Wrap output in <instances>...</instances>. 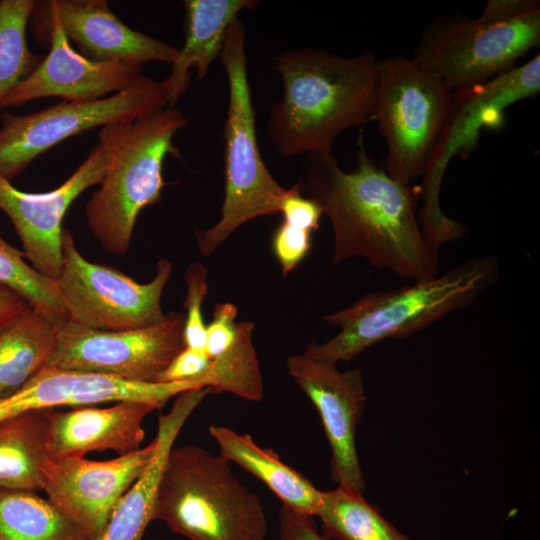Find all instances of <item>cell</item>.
Returning <instances> with one entry per match:
<instances>
[{
	"label": "cell",
	"mask_w": 540,
	"mask_h": 540,
	"mask_svg": "<svg viewBox=\"0 0 540 540\" xmlns=\"http://www.w3.org/2000/svg\"><path fill=\"white\" fill-rule=\"evenodd\" d=\"M346 172L331 153L307 155L295 182L332 227V263L360 257L400 278L438 275L439 256L426 242L415 206L417 190L376 165L362 141Z\"/></svg>",
	"instance_id": "6da1fadb"
},
{
	"label": "cell",
	"mask_w": 540,
	"mask_h": 540,
	"mask_svg": "<svg viewBox=\"0 0 540 540\" xmlns=\"http://www.w3.org/2000/svg\"><path fill=\"white\" fill-rule=\"evenodd\" d=\"M377 58L321 49L279 53L283 94L269 112L270 140L283 157L331 153L336 138L372 119Z\"/></svg>",
	"instance_id": "7a4b0ae2"
},
{
	"label": "cell",
	"mask_w": 540,
	"mask_h": 540,
	"mask_svg": "<svg viewBox=\"0 0 540 540\" xmlns=\"http://www.w3.org/2000/svg\"><path fill=\"white\" fill-rule=\"evenodd\" d=\"M499 273L498 259L486 255L411 285L368 292L351 306L323 316L325 323L340 330L323 344L310 343L304 354L336 365L383 340L409 337L470 305L497 281Z\"/></svg>",
	"instance_id": "3957f363"
},
{
	"label": "cell",
	"mask_w": 540,
	"mask_h": 540,
	"mask_svg": "<svg viewBox=\"0 0 540 540\" xmlns=\"http://www.w3.org/2000/svg\"><path fill=\"white\" fill-rule=\"evenodd\" d=\"M188 121L181 110L167 106L100 128L106 171L85 214L90 231L110 254L127 253L139 213L160 201L163 162L167 155L181 158L173 137Z\"/></svg>",
	"instance_id": "277c9868"
},
{
	"label": "cell",
	"mask_w": 540,
	"mask_h": 540,
	"mask_svg": "<svg viewBox=\"0 0 540 540\" xmlns=\"http://www.w3.org/2000/svg\"><path fill=\"white\" fill-rule=\"evenodd\" d=\"M153 520L189 540H266L257 494L223 456L195 445L172 447L159 481Z\"/></svg>",
	"instance_id": "5b68a950"
},
{
	"label": "cell",
	"mask_w": 540,
	"mask_h": 540,
	"mask_svg": "<svg viewBox=\"0 0 540 540\" xmlns=\"http://www.w3.org/2000/svg\"><path fill=\"white\" fill-rule=\"evenodd\" d=\"M219 58L229 96L223 135L225 191L219 221L211 228L195 230L202 256L211 255L244 223L280 213L288 191L271 175L259 151L247 74L246 29L240 19L229 26Z\"/></svg>",
	"instance_id": "8992f818"
},
{
	"label": "cell",
	"mask_w": 540,
	"mask_h": 540,
	"mask_svg": "<svg viewBox=\"0 0 540 540\" xmlns=\"http://www.w3.org/2000/svg\"><path fill=\"white\" fill-rule=\"evenodd\" d=\"M540 91V56L468 90L453 92L450 111L438 143L417 190V213L426 242L438 251L444 243L462 239L468 228L446 216L440 206V191L451 160L465 158L477 147L483 129L504 124V112L512 104Z\"/></svg>",
	"instance_id": "52a82bcc"
},
{
	"label": "cell",
	"mask_w": 540,
	"mask_h": 540,
	"mask_svg": "<svg viewBox=\"0 0 540 540\" xmlns=\"http://www.w3.org/2000/svg\"><path fill=\"white\" fill-rule=\"evenodd\" d=\"M453 92L412 59L377 61L373 116L387 147L383 169L409 185L422 177L446 123Z\"/></svg>",
	"instance_id": "ba28073f"
},
{
	"label": "cell",
	"mask_w": 540,
	"mask_h": 540,
	"mask_svg": "<svg viewBox=\"0 0 540 540\" xmlns=\"http://www.w3.org/2000/svg\"><path fill=\"white\" fill-rule=\"evenodd\" d=\"M539 43L540 8L508 20L439 15L424 28L412 60L458 92L513 69Z\"/></svg>",
	"instance_id": "9c48e42d"
},
{
	"label": "cell",
	"mask_w": 540,
	"mask_h": 540,
	"mask_svg": "<svg viewBox=\"0 0 540 540\" xmlns=\"http://www.w3.org/2000/svg\"><path fill=\"white\" fill-rule=\"evenodd\" d=\"M169 106L166 80L139 75L127 88L88 102L62 101L26 115L0 114V176L12 182L42 153L93 128L133 120Z\"/></svg>",
	"instance_id": "30bf717a"
},
{
	"label": "cell",
	"mask_w": 540,
	"mask_h": 540,
	"mask_svg": "<svg viewBox=\"0 0 540 540\" xmlns=\"http://www.w3.org/2000/svg\"><path fill=\"white\" fill-rule=\"evenodd\" d=\"M172 270V263L161 259L155 265L154 278L138 283L117 269L87 260L64 229L62 266L56 283L70 323L92 330H132L152 327L165 319L161 296Z\"/></svg>",
	"instance_id": "8fae6325"
},
{
	"label": "cell",
	"mask_w": 540,
	"mask_h": 540,
	"mask_svg": "<svg viewBox=\"0 0 540 540\" xmlns=\"http://www.w3.org/2000/svg\"><path fill=\"white\" fill-rule=\"evenodd\" d=\"M184 324L185 313L175 311L158 325L132 330H92L63 320L46 366L158 383L162 372L186 347Z\"/></svg>",
	"instance_id": "7c38bea8"
},
{
	"label": "cell",
	"mask_w": 540,
	"mask_h": 540,
	"mask_svg": "<svg viewBox=\"0 0 540 540\" xmlns=\"http://www.w3.org/2000/svg\"><path fill=\"white\" fill-rule=\"evenodd\" d=\"M155 448L153 440L144 448L105 461L48 458L42 469V490L89 540H96L122 496L150 463Z\"/></svg>",
	"instance_id": "4fadbf2b"
},
{
	"label": "cell",
	"mask_w": 540,
	"mask_h": 540,
	"mask_svg": "<svg viewBox=\"0 0 540 540\" xmlns=\"http://www.w3.org/2000/svg\"><path fill=\"white\" fill-rule=\"evenodd\" d=\"M286 367L321 417L332 453L331 479L338 487L362 494L365 481L355 444L366 404L362 372H342L304 353L288 356Z\"/></svg>",
	"instance_id": "5bb4252c"
},
{
	"label": "cell",
	"mask_w": 540,
	"mask_h": 540,
	"mask_svg": "<svg viewBox=\"0 0 540 540\" xmlns=\"http://www.w3.org/2000/svg\"><path fill=\"white\" fill-rule=\"evenodd\" d=\"M29 22L34 37L59 27L79 53L94 61L172 64L179 56L176 47L123 23L106 0L35 1Z\"/></svg>",
	"instance_id": "9a60e30c"
},
{
	"label": "cell",
	"mask_w": 540,
	"mask_h": 540,
	"mask_svg": "<svg viewBox=\"0 0 540 540\" xmlns=\"http://www.w3.org/2000/svg\"><path fill=\"white\" fill-rule=\"evenodd\" d=\"M106 171V155L98 143L85 161L52 191L24 192L0 176V209L9 217L31 266L55 280L62 266V221L72 202L99 185Z\"/></svg>",
	"instance_id": "2e32d148"
},
{
	"label": "cell",
	"mask_w": 540,
	"mask_h": 540,
	"mask_svg": "<svg viewBox=\"0 0 540 540\" xmlns=\"http://www.w3.org/2000/svg\"><path fill=\"white\" fill-rule=\"evenodd\" d=\"M35 39L49 47L48 54L32 75L10 91L1 110L42 97L88 102L127 88L142 74V65L94 61L74 50L57 26H50Z\"/></svg>",
	"instance_id": "e0dca14e"
},
{
	"label": "cell",
	"mask_w": 540,
	"mask_h": 540,
	"mask_svg": "<svg viewBox=\"0 0 540 540\" xmlns=\"http://www.w3.org/2000/svg\"><path fill=\"white\" fill-rule=\"evenodd\" d=\"M183 390L180 382L142 383L45 366L19 390L0 398V420L31 410L123 401L147 403L160 409Z\"/></svg>",
	"instance_id": "ac0fdd59"
},
{
	"label": "cell",
	"mask_w": 540,
	"mask_h": 540,
	"mask_svg": "<svg viewBox=\"0 0 540 540\" xmlns=\"http://www.w3.org/2000/svg\"><path fill=\"white\" fill-rule=\"evenodd\" d=\"M154 410L153 405L132 401L109 407L45 409L49 458L84 457L91 451L133 452L140 448L145 436L143 422Z\"/></svg>",
	"instance_id": "d6986e66"
},
{
	"label": "cell",
	"mask_w": 540,
	"mask_h": 540,
	"mask_svg": "<svg viewBox=\"0 0 540 540\" xmlns=\"http://www.w3.org/2000/svg\"><path fill=\"white\" fill-rule=\"evenodd\" d=\"M210 388H192L178 394L166 414L158 416L154 455L140 477L122 496L96 540H143L153 521L157 489L168 454L182 427Z\"/></svg>",
	"instance_id": "ffe728a7"
},
{
	"label": "cell",
	"mask_w": 540,
	"mask_h": 540,
	"mask_svg": "<svg viewBox=\"0 0 540 540\" xmlns=\"http://www.w3.org/2000/svg\"><path fill=\"white\" fill-rule=\"evenodd\" d=\"M237 314L234 304L217 303L206 326L205 351L211 359L208 387L212 392H229L259 402L264 397V384L252 343L255 324L237 322Z\"/></svg>",
	"instance_id": "44dd1931"
},
{
	"label": "cell",
	"mask_w": 540,
	"mask_h": 540,
	"mask_svg": "<svg viewBox=\"0 0 540 540\" xmlns=\"http://www.w3.org/2000/svg\"><path fill=\"white\" fill-rule=\"evenodd\" d=\"M186 35L177 60L172 63L166 82L169 106L175 107L190 82V69L196 68L202 80L219 57L227 30L239 12L253 9V0H185Z\"/></svg>",
	"instance_id": "7402d4cb"
},
{
	"label": "cell",
	"mask_w": 540,
	"mask_h": 540,
	"mask_svg": "<svg viewBox=\"0 0 540 540\" xmlns=\"http://www.w3.org/2000/svg\"><path fill=\"white\" fill-rule=\"evenodd\" d=\"M209 434L221 456L261 480L282 505L302 515H317L324 491L284 463L271 448L260 447L249 434H239L226 426L211 425Z\"/></svg>",
	"instance_id": "603a6c76"
},
{
	"label": "cell",
	"mask_w": 540,
	"mask_h": 540,
	"mask_svg": "<svg viewBox=\"0 0 540 540\" xmlns=\"http://www.w3.org/2000/svg\"><path fill=\"white\" fill-rule=\"evenodd\" d=\"M47 437L45 409L0 420V488L42 490V469L49 458Z\"/></svg>",
	"instance_id": "cb8c5ba5"
},
{
	"label": "cell",
	"mask_w": 540,
	"mask_h": 540,
	"mask_svg": "<svg viewBox=\"0 0 540 540\" xmlns=\"http://www.w3.org/2000/svg\"><path fill=\"white\" fill-rule=\"evenodd\" d=\"M61 321L31 308L0 332V398L19 390L46 366Z\"/></svg>",
	"instance_id": "d4e9b609"
},
{
	"label": "cell",
	"mask_w": 540,
	"mask_h": 540,
	"mask_svg": "<svg viewBox=\"0 0 540 540\" xmlns=\"http://www.w3.org/2000/svg\"><path fill=\"white\" fill-rule=\"evenodd\" d=\"M0 540H89L48 499L0 488Z\"/></svg>",
	"instance_id": "484cf974"
},
{
	"label": "cell",
	"mask_w": 540,
	"mask_h": 540,
	"mask_svg": "<svg viewBox=\"0 0 540 540\" xmlns=\"http://www.w3.org/2000/svg\"><path fill=\"white\" fill-rule=\"evenodd\" d=\"M316 516L328 540H413L401 533L362 494L341 487L324 491Z\"/></svg>",
	"instance_id": "4316f807"
},
{
	"label": "cell",
	"mask_w": 540,
	"mask_h": 540,
	"mask_svg": "<svg viewBox=\"0 0 540 540\" xmlns=\"http://www.w3.org/2000/svg\"><path fill=\"white\" fill-rule=\"evenodd\" d=\"M35 0H0V110L5 96L26 81L44 59L32 52L26 30Z\"/></svg>",
	"instance_id": "83f0119b"
},
{
	"label": "cell",
	"mask_w": 540,
	"mask_h": 540,
	"mask_svg": "<svg viewBox=\"0 0 540 540\" xmlns=\"http://www.w3.org/2000/svg\"><path fill=\"white\" fill-rule=\"evenodd\" d=\"M24 253L0 235V283L18 293L29 306L57 320H67V311L57 283L28 265Z\"/></svg>",
	"instance_id": "f1b7e54d"
},
{
	"label": "cell",
	"mask_w": 540,
	"mask_h": 540,
	"mask_svg": "<svg viewBox=\"0 0 540 540\" xmlns=\"http://www.w3.org/2000/svg\"><path fill=\"white\" fill-rule=\"evenodd\" d=\"M208 269L200 262H194L185 270L184 280L187 286L184 300L185 346L194 349L205 350L206 325L202 316V304L208 291Z\"/></svg>",
	"instance_id": "f546056e"
},
{
	"label": "cell",
	"mask_w": 540,
	"mask_h": 540,
	"mask_svg": "<svg viewBox=\"0 0 540 540\" xmlns=\"http://www.w3.org/2000/svg\"><path fill=\"white\" fill-rule=\"evenodd\" d=\"M312 232L283 222L273 236V251L280 263L282 276L286 277L309 254Z\"/></svg>",
	"instance_id": "4dcf8cb0"
},
{
	"label": "cell",
	"mask_w": 540,
	"mask_h": 540,
	"mask_svg": "<svg viewBox=\"0 0 540 540\" xmlns=\"http://www.w3.org/2000/svg\"><path fill=\"white\" fill-rule=\"evenodd\" d=\"M210 362L205 350L185 347L162 372L158 383L189 381L208 387Z\"/></svg>",
	"instance_id": "1f68e13d"
},
{
	"label": "cell",
	"mask_w": 540,
	"mask_h": 540,
	"mask_svg": "<svg viewBox=\"0 0 540 540\" xmlns=\"http://www.w3.org/2000/svg\"><path fill=\"white\" fill-rule=\"evenodd\" d=\"M280 213L283 215V222L309 232L319 229L323 215L320 207L304 196L296 183L288 189L280 206Z\"/></svg>",
	"instance_id": "d6a6232c"
},
{
	"label": "cell",
	"mask_w": 540,
	"mask_h": 540,
	"mask_svg": "<svg viewBox=\"0 0 540 540\" xmlns=\"http://www.w3.org/2000/svg\"><path fill=\"white\" fill-rule=\"evenodd\" d=\"M279 540H328L320 535L311 516L282 505L279 512Z\"/></svg>",
	"instance_id": "836d02e7"
},
{
	"label": "cell",
	"mask_w": 540,
	"mask_h": 540,
	"mask_svg": "<svg viewBox=\"0 0 540 540\" xmlns=\"http://www.w3.org/2000/svg\"><path fill=\"white\" fill-rule=\"evenodd\" d=\"M540 8L538 0H490L480 17L490 20H508Z\"/></svg>",
	"instance_id": "e575fe53"
},
{
	"label": "cell",
	"mask_w": 540,
	"mask_h": 540,
	"mask_svg": "<svg viewBox=\"0 0 540 540\" xmlns=\"http://www.w3.org/2000/svg\"><path fill=\"white\" fill-rule=\"evenodd\" d=\"M30 309L29 304L18 293L0 283V332Z\"/></svg>",
	"instance_id": "d590c367"
}]
</instances>
